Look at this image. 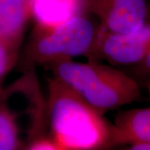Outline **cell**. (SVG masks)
Returning a JSON list of instances; mask_svg holds the SVG:
<instances>
[{
    "mask_svg": "<svg viewBox=\"0 0 150 150\" xmlns=\"http://www.w3.org/2000/svg\"><path fill=\"white\" fill-rule=\"evenodd\" d=\"M45 104L50 138L64 150H105L113 147L112 123L55 77L48 79Z\"/></svg>",
    "mask_w": 150,
    "mask_h": 150,
    "instance_id": "obj_1",
    "label": "cell"
},
{
    "mask_svg": "<svg viewBox=\"0 0 150 150\" xmlns=\"http://www.w3.org/2000/svg\"><path fill=\"white\" fill-rule=\"evenodd\" d=\"M48 68L54 77L103 114L141 97L139 83L132 76L100 61L78 63L67 60Z\"/></svg>",
    "mask_w": 150,
    "mask_h": 150,
    "instance_id": "obj_2",
    "label": "cell"
},
{
    "mask_svg": "<svg viewBox=\"0 0 150 150\" xmlns=\"http://www.w3.org/2000/svg\"><path fill=\"white\" fill-rule=\"evenodd\" d=\"M98 26L81 13L64 23L49 29L35 28L26 48L30 62L49 66L74 60L89 53Z\"/></svg>",
    "mask_w": 150,
    "mask_h": 150,
    "instance_id": "obj_3",
    "label": "cell"
},
{
    "mask_svg": "<svg viewBox=\"0 0 150 150\" xmlns=\"http://www.w3.org/2000/svg\"><path fill=\"white\" fill-rule=\"evenodd\" d=\"M150 49V18L139 29L119 33L98 25L88 60L106 61L112 65L136 66L142 63Z\"/></svg>",
    "mask_w": 150,
    "mask_h": 150,
    "instance_id": "obj_4",
    "label": "cell"
},
{
    "mask_svg": "<svg viewBox=\"0 0 150 150\" xmlns=\"http://www.w3.org/2000/svg\"><path fill=\"white\" fill-rule=\"evenodd\" d=\"M96 17L108 31L129 33L150 18L148 0H83V13Z\"/></svg>",
    "mask_w": 150,
    "mask_h": 150,
    "instance_id": "obj_5",
    "label": "cell"
},
{
    "mask_svg": "<svg viewBox=\"0 0 150 150\" xmlns=\"http://www.w3.org/2000/svg\"><path fill=\"white\" fill-rule=\"evenodd\" d=\"M112 146L150 144V107L121 111L112 123Z\"/></svg>",
    "mask_w": 150,
    "mask_h": 150,
    "instance_id": "obj_6",
    "label": "cell"
},
{
    "mask_svg": "<svg viewBox=\"0 0 150 150\" xmlns=\"http://www.w3.org/2000/svg\"><path fill=\"white\" fill-rule=\"evenodd\" d=\"M30 18V0H0V39L19 53Z\"/></svg>",
    "mask_w": 150,
    "mask_h": 150,
    "instance_id": "obj_7",
    "label": "cell"
},
{
    "mask_svg": "<svg viewBox=\"0 0 150 150\" xmlns=\"http://www.w3.org/2000/svg\"><path fill=\"white\" fill-rule=\"evenodd\" d=\"M83 13V0H30V18L35 28L59 26Z\"/></svg>",
    "mask_w": 150,
    "mask_h": 150,
    "instance_id": "obj_8",
    "label": "cell"
},
{
    "mask_svg": "<svg viewBox=\"0 0 150 150\" xmlns=\"http://www.w3.org/2000/svg\"><path fill=\"white\" fill-rule=\"evenodd\" d=\"M18 115L8 103L0 98V150H23Z\"/></svg>",
    "mask_w": 150,
    "mask_h": 150,
    "instance_id": "obj_9",
    "label": "cell"
},
{
    "mask_svg": "<svg viewBox=\"0 0 150 150\" xmlns=\"http://www.w3.org/2000/svg\"><path fill=\"white\" fill-rule=\"evenodd\" d=\"M19 53L0 39V98L4 92L6 77L16 64Z\"/></svg>",
    "mask_w": 150,
    "mask_h": 150,
    "instance_id": "obj_10",
    "label": "cell"
},
{
    "mask_svg": "<svg viewBox=\"0 0 150 150\" xmlns=\"http://www.w3.org/2000/svg\"><path fill=\"white\" fill-rule=\"evenodd\" d=\"M23 150H64L49 136L44 133L29 138L28 142L23 146Z\"/></svg>",
    "mask_w": 150,
    "mask_h": 150,
    "instance_id": "obj_11",
    "label": "cell"
},
{
    "mask_svg": "<svg viewBox=\"0 0 150 150\" xmlns=\"http://www.w3.org/2000/svg\"><path fill=\"white\" fill-rule=\"evenodd\" d=\"M134 74L138 78L143 79H150V49L149 54L146 56L144 60L139 64L134 66Z\"/></svg>",
    "mask_w": 150,
    "mask_h": 150,
    "instance_id": "obj_12",
    "label": "cell"
},
{
    "mask_svg": "<svg viewBox=\"0 0 150 150\" xmlns=\"http://www.w3.org/2000/svg\"><path fill=\"white\" fill-rule=\"evenodd\" d=\"M126 150H150V144H131Z\"/></svg>",
    "mask_w": 150,
    "mask_h": 150,
    "instance_id": "obj_13",
    "label": "cell"
},
{
    "mask_svg": "<svg viewBox=\"0 0 150 150\" xmlns=\"http://www.w3.org/2000/svg\"><path fill=\"white\" fill-rule=\"evenodd\" d=\"M147 89H148V95H149V98L150 99V79H149L148 82V86H147Z\"/></svg>",
    "mask_w": 150,
    "mask_h": 150,
    "instance_id": "obj_14",
    "label": "cell"
},
{
    "mask_svg": "<svg viewBox=\"0 0 150 150\" xmlns=\"http://www.w3.org/2000/svg\"><path fill=\"white\" fill-rule=\"evenodd\" d=\"M148 1H149V2H150V0H148Z\"/></svg>",
    "mask_w": 150,
    "mask_h": 150,
    "instance_id": "obj_15",
    "label": "cell"
}]
</instances>
